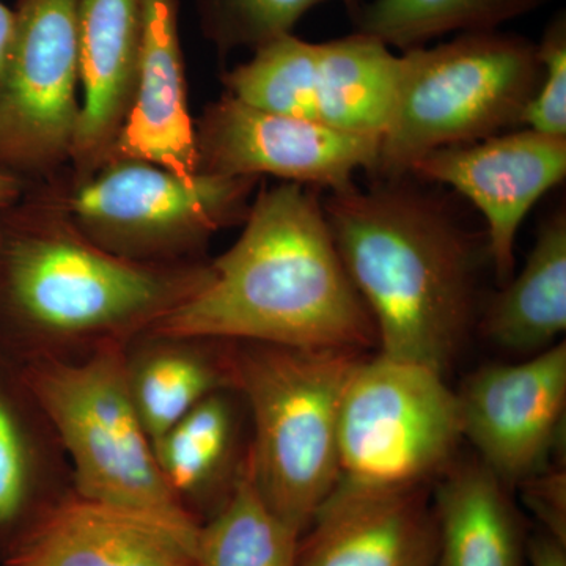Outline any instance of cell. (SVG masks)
<instances>
[{
    "mask_svg": "<svg viewBox=\"0 0 566 566\" xmlns=\"http://www.w3.org/2000/svg\"><path fill=\"white\" fill-rule=\"evenodd\" d=\"M401 61L375 178L403 177L430 153L523 125L543 77L536 43L501 29L401 52Z\"/></svg>",
    "mask_w": 566,
    "mask_h": 566,
    "instance_id": "obj_5",
    "label": "cell"
},
{
    "mask_svg": "<svg viewBox=\"0 0 566 566\" xmlns=\"http://www.w3.org/2000/svg\"><path fill=\"white\" fill-rule=\"evenodd\" d=\"M542 84L524 114L523 126L547 136L566 137V14L557 13L536 44Z\"/></svg>",
    "mask_w": 566,
    "mask_h": 566,
    "instance_id": "obj_26",
    "label": "cell"
},
{
    "mask_svg": "<svg viewBox=\"0 0 566 566\" xmlns=\"http://www.w3.org/2000/svg\"><path fill=\"white\" fill-rule=\"evenodd\" d=\"M458 395L463 438L505 486L545 468L566 406V344L520 364H494L469 376Z\"/></svg>",
    "mask_w": 566,
    "mask_h": 566,
    "instance_id": "obj_12",
    "label": "cell"
},
{
    "mask_svg": "<svg viewBox=\"0 0 566 566\" xmlns=\"http://www.w3.org/2000/svg\"><path fill=\"white\" fill-rule=\"evenodd\" d=\"M483 315L482 327L506 352L539 353L566 329V211L539 227L526 266L505 283Z\"/></svg>",
    "mask_w": 566,
    "mask_h": 566,
    "instance_id": "obj_22",
    "label": "cell"
},
{
    "mask_svg": "<svg viewBox=\"0 0 566 566\" xmlns=\"http://www.w3.org/2000/svg\"><path fill=\"white\" fill-rule=\"evenodd\" d=\"M438 526L423 486L335 483L297 542L296 566H434Z\"/></svg>",
    "mask_w": 566,
    "mask_h": 566,
    "instance_id": "obj_15",
    "label": "cell"
},
{
    "mask_svg": "<svg viewBox=\"0 0 566 566\" xmlns=\"http://www.w3.org/2000/svg\"><path fill=\"white\" fill-rule=\"evenodd\" d=\"M70 491L73 480L61 439L20 364L0 348V558Z\"/></svg>",
    "mask_w": 566,
    "mask_h": 566,
    "instance_id": "obj_18",
    "label": "cell"
},
{
    "mask_svg": "<svg viewBox=\"0 0 566 566\" xmlns=\"http://www.w3.org/2000/svg\"><path fill=\"white\" fill-rule=\"evenodd\" d=\"M461 439L458 395L444 375L381 353L364 356L342 400L337 483L423 486L447 471Z\"/></svg>",
    "mask_w": 566,
    "mask_h": 566,
    "instance_id": "obj_8",
    "label": "cell"
},
{
    "mask_svg": "<svg viewBox=\"0 0 566 566\" xmlns=\"http://www.w3.org/2000/svg\"><path fill=\"white\" fill-rule=\"evenodd\" d=\"M25 189H28V185L20 178L0 170V211L20 202Z\"/></svg>",
    "mask_w": 566,
    "mask_h": 566,
    "instance_id": "obj_29",
    "label": "cell"
},
{
    "mask_svg": "<svg viewBox=\"0 0 566 566\" xmlns=\"http://www.w3.org/2000/svg\"><path fill=\"white\" fill-rule=\"evenodd\" d=\"M32 188L0 219V348L17 363L125 346L210 282L211 260L140 263L104 251L50 185Z\"/></svg>",
    "mask_w": 566,
    "mask_h": 566,
    "instance_id": "obj_1",
    "label": "cell"
},
{
    "mask_svg": "<svg viewBox=\"0 0 566 566\" xmlns=\"http://www.w3.org/2000/svg\"><path fill=\"white\" fill-rule=\"evenodd\" d=\"M482 461L450 469L436 493L434 566H527L520 517Z\"/></svg>",
    "mask_w": 566,
    "mask_h": 566,
    "instance_id": "obj_21",
    "label": "cell"
},
{
    "mask_svg": "<svg viewBox=\"0 0 566 566\" xmlns=\"http://www.w3.org/2000/svg\"><path fill=\"white\" fill-rule=\"evenodd\" d=\"M259 178L192 177L111 158L84 180L69 170L50 185L74 226L104 251L140 263L205 260L216 233L243 223Z\"/></svg>",
    "mask_w": 566,
    "mask_h": 566,
    "instance_id": "obj_7",
    "label": "cell"
},
{
    "mask_svg": "<svg viewBox=\"0 0 566 566\" xmlns=\"http://www.w3.org/2000/svg\"><path fill=\"white\" fill-rule=\"evenodd\" d=\"M199 532L70 491L21 532L0 566H199Z\"/></svg>",
    "mask_w": 566,
    "mask_h": 566,
    "instance_id": "obj_14",
    "label": "cell"
},
{
    "mask_svg": "<svg viewBox=\"0 0 566 566\" xmlns=\"http://www.w3.org/2000/svg\"><path fill=\"white\" fill-rule=\"evenodd\" d=\"M248 419L240 392L219 390L193 406L153 444L167 485L200 523L203 512L212 516L221 509L243 472Z\"/></svg>",
    "mask_w": 566,
    "mask_h": 566,
    "instance_id": "obj_19",
    "label": "cell"
},
{
    "mask_svg": "<svg viewBox=\"0 0 566 566\" xmlns=\"http://www.w3.org/2000/svg\"><path fill=\"white\" fill-rule=\"evenodd\" d=\"M111 158L140 159L180 177L199 174L180 39V0H142L136 88Z\"/></svg>",
    "mask_w": 566,
    "mask_h": 566,
    "instance_id": "obj_16",
    "label": "cell"
},
{
    "mask_svg": "<svg viewBox=\"0 0 566 566\" xmlns=\"http://www.w3.org/2000/svg\"><path fill=\"white\" fill-rule=\"evenodd\" d=\"M14 33V10L0 2V69L9 54Z\"/></svg>",
    "mask_w": 566,
    "mask_h": 566,
    "instance_id": "obj_30",
    "label": "cell"
},
{
    "mask_svg": "<svg viewBox=\"0 0 566 566\" xmlns=\"http://www.w3.org/2000/svg\"><path fill=\"white\" fill-rule=\"evenodd\" d=\"M551 0H370L349 11L354 32L401 52L450 33L499 31Z\"/></svg>",
    "mask_w": 566,
    "mask_h": 566,
    "instance_id": "obj_23",
    "label": "cell"
},
{
    "mask_svg": "<svg viewBox=\"0 0 566 566\" xmlns=\"http://www.w3.org/2000/svg\"><path fill=\"white\" fill-rule=\"evenodd\" d=\"M323 210L381 354L444 375L475 318L474 238L411 175L331 191Z\"/></svg>",
    "mask_w": 566,
    "mask_h": 566,
    "instance_id": "obj_3",
    "label": "cell"
},
{
    "mask_svg": "<svg viewBox=\"0 0 566 566\" xmlns=\"http://www.w3.org/2000/svg\"><path fill=\"white\" fill-rule=\"evenodd\" d=\"M80 0H18L0 69V170L25 185L70 169L81 117Z\"/></svg>",
    "mask_w": 566,
    "mask_h": 566,
    "instance_id": "obj_10",
    "label": "cell"
},
{
    "mask_svg": "<svg viewBox=\"0 0 566 566\" xmlns=\"http://www.w3.org/2000/svg\"><path fill=\"white\" fill-rule=\"evenodd\" d=\"M123 348L109 346L80 360L18 364L61 439L74 493L199 532L202 523L159 469L129 394Z\"/></svg>",
    "mask_w": 566,
    "mask_h": 566,
    "instance_id": "obj_6",
    "label": "cell"
},
{
    "mask_svg": "<svg viewBox=\"0 0 566 566\" xmlns=\"http://www.w3.org/2000/svg\"><path fill=\"white\" fill-rule=\"evenodd\" d=\"M401 55L354 32L312 43L293 33L222 73L227 95L256 109L381 139L400 87Z\"/></svg>",
    "mask_w": 566,
    "mask_h": 566,
    "instance_id": "obj_9",
    "label": "cell"
},
{
    "mask_svg": "<svg viewBox=\"0 0 566 566\" xmlns=\"http://www.w3.org/2000/svg\"><path fill=\"white\" fill-rule=\"evenodd\" d=\"M77 32L82 102L69 175L84 180L109 161L132 107L142 0H80Z\"/></svg>",
    "mask_w": 566,
    "mask_h": 566,
    "instance_id": "obj_17",
    "label": "cell"
},
{
    "mask_svg": "<svg viewBox=\"0 0 566 566\" xmlns=\"http://www.w3.org/2000/svg\"><path fill=\"white\" fill-rule=\"evenodd\" d=\"M327 0H199L200 28L219 54L259 50L293 33L305 13ZM348 11L360 0H342Z\"/></svg>",
    "mask_w": 566,
    "mask_h": 566,
    "instance_id": "obj_25",
    "label": "cell"
},
{
    "mask_svg": "<svg viewBox=\"0 0 566 566\" xmlns=\"http://www.w3.org/2000/svg\"><path fill=\"white\" fill-rule=\"evenodd\" d=\"M123 354L129 394L153 444L205 398L234 389L232 340L148 329Z\"/></svg>",
    "mask_w": 566,
    "mask_h": 566,
    "instance_id": "obj_20",
    "label": "cell"
},
{
    "mask_svg": "<svg viewBox=\"0 0 566 566\" xmlns=\"http://www.w3.org/2000/svg\"><path fill=\"white\" fill-rule=\"evenodd\" d=\"M297 542L260 497L245 463L232 494L200 527L197 565L296 566Z\"/></svg>",
    "mask_w": 566,
    "mask_h": 566,
    "instance_id": "obj_24",
    "label": "cell"
},
{
    "mask_svg": "<svg viewBox=\"0 0 566 566\" xmlns=\"http://www.w3.org/2000/svg\"><path fill=\"white\" fill-rule=\"evenodd\" d=\"M524 501L535 513L546 534L566 543V474L565 468L551 469L528 476L521 482Z\"/></svg>",
    "mask_w": 566,
    "mask_h": 566,
    "instance_id": "obj_27",
    "label": "cell"
},
{
    "mask_svg": "<svg viewBox=\"0 0 566 566\" xmlns=\"http://www.w3.org/2000/svg\"><path fill=\"white\" fill-rule=\"evenodd\" d=\"M357 349L232 340L251 423L245 463L268 509L303 535L338 480V420Z\"/></svg>",
    "mask_w": 566,
    "mask_h": 566,
    "instance_id": "obj_4",
    "label": "cell"
},
{
    "mask_svg": "<svg viewBox=\"0 0 566 566\" xmlns=\"http://www.w3.org/2000/svg\"><path fill=\"white\" fill-rule=\"evenodd\" d=\"M526 557L528 566H566V543L543 532L528 539Z\"/></svg>",
    "mask_w": 566,
    "mask_h": 566,
    "instance_id": "obj_28",
    "label": "cell"
},
{
    "mask_svg": "<svg viewBox=\"0 0 566 566\" xmlns=\"http://www.w3.org/2000/svg\"><path fill=\"white\" fill-rule=\"evenodd\" d=\"M211 279L151 331L300 348L378 344L374 318L342 262L319 189L283 181L252 200Z\"/></svg>",
    "mask_w": 566,
    "mask_h": 566,
    "instance_id": "obj_2",
    "label": "cell"
},
{
    "mask_svg": "<svg viewBox=\"0 0 566 566\" xmlns=\"http://www.w3.org/2000/svg\"><path fill=\"white\" fill-rule=\"evenodd\" d=\"M199 174L275 177L340 191L359 170L374 174L379 137L256 109L223 93L196 120Z\"/></svg>",
    "mask_w": 566,
    "mask_h": 566,
    "instance_id": "obj_11",
    "label": "cell"
},
{
    "mask_svg": "<svg viewBox=\"0 0 566 566\" xmlns=\"http://www.w3.org/2000/svg\"><path fill=\"white\" fill-rule=\"evenodd\" d=\"M408 175L450 186L475 205L486 222L494 273L506 283L515 271L521 223L547 191L565 180L566 137L528 128L497 134L430 153Z\"/></svg>",
    "mask_w": 566,
    "mask_h": 566,
    "instance_id": "obj_13",
    "label": "cell"
}]
</instances>
